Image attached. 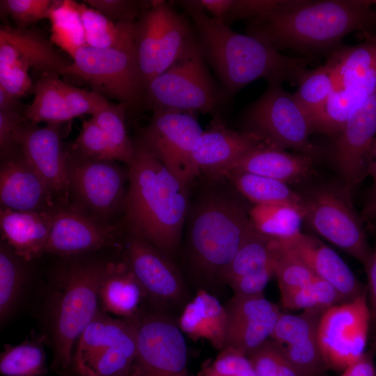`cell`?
<instances>
[{
	"label": "cell",
	"mask_w": 376,
	"mask_h": 376,
	"mask_svg": "<svg viewBox=\"0 0 376 376\" xmlns=\"http://www.w3.org/2000/svg\"><path fill=\"white\" fill-rule=\"evenodd\" d=\"M175 3L191 20L204 58L227 99L260 78L267 85L282 86L285 81L297 84L308 70L313 57L284 55L262 38L237 33L209 16L194 0Z\"/></svg>",
	"instance_id": "6da1fadb"
},
{
	"label": "cell",
	"mask_w": 376,
	"mask_h": 376,
	"mask_svg": "<svg viewBox=\"0 0 376 376\" xmlns=\"http://www.w3.org/2000/svg\"><path fill=\"white\" fill-rule=\"evenodd\" d=\"M374 6L373 0H287L274 13L248 21L246 33L269 42L279 51L329 54L352 32L374 33Z\"/></svg>",
	"instance_id": "7a4b0ae2"
},
{
	"label": "cell",
	"mask_w": 376,
	"mask_h": 376,
	"mask_svg": "<svg viewBox=\"0 0 376 376\" xmlns=\"http://www.w3.org/2000/svg\"><path fill=\"white\" fill-rule=\"evenodd\" d=\"M127 165L129 186L123 205L129 235L143 239L170 257L178 250L189 210L186 183L138 138Z\"/></svg>",
	"instance_id": "3957f363"
},
{
	"label": "cell",
	"mask_w": 376,
	"mask_h": 376,
	"mask_svg": "<svg viewBox=\"0 0 376 376\" xmlns=\"http://www.w3.org/2000/svg\"><path fill=\"white\" fill-rule=\"evenodd\" d=\"M64 257L52 276L47 299V340L51 369L70 376L75 343L100 310L99 289L107 262Z\"/></svg>",
	"instance_id": "277c9868"
},
{
	"label": "cell",
	"mask_w": 376,
	"mask_h": 376,
	"mask_svg": "<svg viewBox=\"0 0 376 376\" xmlns=\"http://www.w3.org/2000/svg\"><path fill=\"white\" fill-rule=\"evenodd\" d=\"M249 209L237 191L207 190L189 213L188 244L193 267L209 277H219L254 231Z\"/></svg>",
	"instance_id": "5b68a950"
},
{
	"label": "cell",
	"mask_w": 376,
	"mask_h": 376,
	"mask_svg": "<svg viewBox=\"0 0 376 376\" xmlns=\"http://www.w3.org/2000/svg\"><path fill=\"white\" fill-rule=\"evenodd\" d=\"M227 100L210 75L197 40L178 61L150 80L141 103L152 111L175 110L214 116Z\"/></svg>",
	"instance_id": "8992f818"
},
{
	"label": "cell",
	"mask_w": 376,
	"mask_h": 376,
	"mask_svg": "<svg viewBox=\"0 0 376 376\" xmlns=\"http://www.w3.org/2000/svg\"><path fill=\"white\" fill-rule=\"evenodd\" d=\"M244 130L262 136L276 148L292 149L315 162L323 155L322 148L310 139V118L294 93L281 85H267L264 93L242 115Z\"/></svg>",
	"instance_id": "52a82bcc"
},
{
	"label": "cell",
	"mask_w": 376,
	"mask_h": 376,
	"mask_svg": "<svg viewBox=\"0 0 376 376\" xmlns=\"http://www.w3.org/2000/svg\"><path fill=\"white\" fill-rule=\"evenodd\" d=\"M136 353L133 320L100 309L77 342L70 376H129Z\"/></svg>",
	"instance_id": "ba28073f"
},
{
	"label": "cell",
	"mask_w": 376,
	"mask_h": 376,
	"mask_svg": "<svg viewBox=\"0 0 376 376\" xmlns=\"http://www.w3.org/2000/svg\"><path fill=\"white\" fill-rule=\"evenodd\" d=\"M351 190L343 182L325 183L311 188L304 198V220L317 233L360 262L368 264L373 249L360 214L351 199Z\"/></svg>",
	"instance_id": "9c48e42d"
},
{
	"label": "cell",
	"mask_w": 376,
	"mask_h": 376,
	"mask_svg": "<svg viewBox=\"0 0 376 376\" xmlns=\"http://www.w3.org/2000/svg\"><path fill=\"white\" fill-rule=\"evenodd\" d=\"M70 205L102 222L123 209L126 196L125 172L116 161H99L85 157L72 148L65 150Z\"/></svg>",
	"instance_id": "30bf717a"
},
{
	"label": "cell",
	"mask_w": 376,
	"mask_h": 376,
	"mask_svg": "<svg viewBox=\"0 0 376 376\" xmlns=\"http://www.w3.org/2000/svg\"><path fill=\"white\" fill-rule=\"evenodd\" d=\"M61 75L78 77L94 89L130 105L141 103L144 92L135 49L79 48Z\"/></svg>",
	"instance_id": "8fae6325"
},
{
	"label": "cell",
	"mask_w": 376,
	"mask_h": 376,
	"mask_svg": "<svg viewBox=\"0 0 376 376\" xmlns=\"http://www.w3.org/2000/svg\"><path fill=\"white\" fill-rule=\"evenodd\" d=\"M132 320L136 353L129 376H191L187 343L178 324L159 313Z\"/></svg>",
	"instance_id": "7c38bea8"
},
{
	"label": "cell",
	"mask_w": 376,
	"mask_h": 376,
	"mask_svg": "<svg viewBox=\"0 0 376 376\" xmlns=\"http://www.w3.org/2000/svg\"><path fill=\"white\" fill-rule=\"evenodd\" d=\"M203 130L196 113L155 110L139 138L180 180L188 185L200 175L192 152Z\"/></svg>",
	"instance_id": "4fadbf2b"
},
{
	"label": "cell",
	"mask_w": 376,
	"mask_h": 376,
	"mask_svg": "<svg viewBox=\"0 0 376 376\" xmlns=\"http://www.w3.org/2000/svg\"><path fill=\"white\" fill-rule=\"evenodd\" d=\"M370 317L366 292L323 312L318 332L328 368L344 370L365 353Z\"/></svg>",
	"instance_id": "5bb4252c"
},
{
	"label": "cell",
	"mask_w": 376,
	"mask_h": 376,
	"mask_svg": "<svg viewBox=\"0 0 376 376\" xmlns=\"http://www.w3.org/2000/svg\"><path fill=\"white\" fill-rule=\"evenodd\" d=\"M376 138V93L357 109L334 138L328 154L350 190L368 175Z\"/></svg>",
	"instance_id": "9a60e30c"
},
{
	"label": "cell",
	"mask_w": 376,
	"mask_h": 376,
	"mask_svg": "<svg viewBox=\"0 0 376 376\" xmlns=\"http://www.w3.org/2000/svg\"><path fill=\"white\" fill-rule=\"evenodd\" d=\"M60 125L40 127L26 120L15 132L14 143L54 197L65 204L68 198V178Z\"/></svg>",
	"instance_id": "2e32d148"
},
{
	"label": "cell",
	"mask_w": 376,
	"mask_h": 376,
	"mask_svg": "<svg viewBox=\"0 0 376 376\" xmlns=\"http://www.w3.org/2000/svg\"><path fill=\"white\" fill-rule=\"evenodd\" d=\"M124 261L146 297L159 304H171L184 297L181 276L168 256L140 237L129 235Z\"/></svg>",
	"instance_id": "e0dca14e"
},
{
	"label": "cell",
	"mask_w": 376,
	"mask_h": 376,
	"mask_svg": "<svg viewBox=\"0 0 376 376\" xmlns=\"http://www.w3.org/2000/svg\"><path fill=\"white\" fill-rule=\"evenodd\" d=\"M116 228L96 220L70 205H58L45 253L81 256L113 244Z\"/></svg>",
	"instance_id": "ac0fdd59"
},
{
	"label": "cell",
	"mask_w": 376,
	"mask_h": 376,
	"mask_svg": "<svg viewBox=\"0 0 376 376\" xmlns=\"http://www.w3.org/2000/svg\"><path fill=\"white\" fill-rule=\"evenodd\" d=\"M325 310L306 309L297 315L282 313L270 337L303 376H323L328 369L318 332Z\"/></svg>",
	"instance_id": "d6986e66"
},
{
	"label": "cell",
	"mask_w": 376,
	"mask_h": 376,
	"mask_svg": "<svg viewBox=\"0 0 376 376\" xmlns=\"http://www.w3.org/2000/svg\"><path fill=\"white\" fill-rule=\"evenodd\" d=\"M226 310L224 347H233L246 355L271 337L282 314L277 305L267 299L263 294L250 297L234 295Z\"/></svg>",
	"instance_id": "ffe728a7"
},
{
	"label": "cell",
	"mask_w": 376,
	"mask_h": 376,
	"mask_svg": "<svg viewBox=\"0 0 376 376\" xmlns=\"http://www.w3.org/2000/svg\"><path fill=\"white\" fill-rule=\"evenodd\" d=\"M264 144V139L254 132L228 127L217 114L196 141L192 159L200 173L211 178Z\"/></svg>",
	"instance_id": "44dd1931"
},
{
	"label": "cell",
	"mask_w": 376,
	"mask_h": 376,
	"mask_svg": "<svg viewBox=\"0 0 376 376\" xmlns=\"http://www.w3.org/2000/svg\"><path fill=\"white\" fill-rule=\"evenodd\" d=\"M48 187L18 148L1 159V208L17 211L49 212L58 205Z\"/></svg>",
	"instance_id": "7402d4cb"
},
{
	"label": "cell",
	"mask_w": 376,
	"mask_h": 376,
	"mask_svg": "<svg viewBox=\"0 0 376 376\" xmlns=\"http://www.w3.org/2000/svg\"><path fill=\"white\" fill-rule=\"evenodd\" d=\"M279 241L304 261L318 278L331 284L344 301L366 292V289L339 255L319 239L301 233L289 240Z\"/></svg>",
	"instance_id": "603a6c76"
},
{
	"label": "cell",
	"mask_w": 376,
	"mask_h": 376,
	"mask_svg": "<svg viewBox=\"0 0 376 376\" xmlns=\"http://www.w3.org/2000/svg\"><path fill=\"white\" fill-rule=\"evenodd\" d=\"M315 162L306 155L264 144L210 178H225L233 174L245 173L287 184L295 183L312 174Z\"/></svg>",
	"instance_id": "cb8c5ba5"
},
{
	"label": "cell",
	"mask_w": 376,
	"mask_h": 376,
	"mask_svg": "<svg viewBox=\"0 0 376 376\" xmlns=\"http://www.w3.org/2000/svg\"><path fill=\"white\" fill-rule=\"evenodd\" d=\"M54 210L17 211L1 207V240L27 262L42 256L52 230Z\"/></svg>",
	"instance_id": "d4e9b609"
},
{
	"label": "cell",
	"mask_w": 376,
	"mask_h": 376,
	"mask_svg": "<svg viewBox=\"0 0 376 376\" xmlns=\"http://www.w3.org/2000/svg\"><path fill=\"white\" fill-rule=\"evenodd\" d=\"M144 297L141 284L124 260L107 262L99 289L102 311L132 320Z\"/></svg>",
	"instance_id": "484cf974"
},
{
	"label": "cell",
	"mask_w": 376,
	"mask_h": 376,
	"mask_svg": "<svg viewBox=\"0 0 376 376\" xmlns=\"http://www.w3.org/2000/svg\"><path fill=\"white\" fill-rule=\"evenodd\" d=\"M375 93L376 70L347 87L336 89L311 121L313 132L334 138L352 114Z\"/></svg>",
	"instance_id": "4316f807"
},
{
	"label": "cell",
	"mask_w": 376,
	"mask_h": 376,
	"mask_svg": "<svg viewBox=\"0 0 376 376\" xmlns=\"http://www.w3.org/2000/svg\"><path fill=\"white\" fill-rule=\"evenodd\" d=\"M178 326L194 340L204 339L222 350L225 345L227 312L219 301L205 290H200L184 308Z\"/></svg>",
	"instance_id": "83f0119b"
},
{
	"label": "cell",
	"mask_w": 376,
	"mask_h": 376,
	"mask_svg": "<svg viewBox=\"0 0 376 376\" xmlns=\"http://www.w3.org/2000/svg\"><path fill=\"white\" fill-rule=\"evenodd\" d=\"M0 41L13 45L21 59L42 74L61 75L70 63L56 51L51 40L36 29L1 26Z\"/></svg>",
	"instance_id": "f1b7e54d"
},
{
	"label": "cell",
	"mask_w": 376,
	"mask_h": 376,
	"mask_svg": "<svg viewBox=\"0 0 376 376\" xmlns=\"http://www.w3.org/2000/svg\"><path fill=\"white\" fill-rule=\"evenodd\" d=\"M167 2L151 1L150 8L136 22L135 55L144 85L156 75L161 35Z\"/></svg>",
	"instance_id": "f546056e"
},
{
	"label": "cell",
	"mask_w": 376,
	"mask_h": 376,
	"mask_svg": "<svg viewBox=\"0 0 376 376\" xmlns=\"http://www.w3.org/2000/svg\"><path fill=\"white\" fill-rule=\"evenodd\" d=\"M225 178L234 189L254 205H280L293 207L304 214V198L287 183L250 173H235ZM304 218V217H303Z\"/></svg>",
	"instance_id": "4dcf8cb0"
},
{
	"label": "cell",
	"mask_w": 376,
	"mask_h": 376,
	"mask_svg": "<svg viewBox=\"0 0 376 376\" xmlns=\"http://www.w3.org/2000/svg\"><path fill=\"white\" fill-rule=\"evenodd\" d=\"M88 46L99 49L134 48L135 23L114 22L85 3H77Z\"/></svg>",
	"instance_id": "1f68e13d"
},
{
	"label": "cell",
	"mask_w": 376,
	"mask_h": 376,
	"mask_svg": "<svg viewBox=\"0 0 376 376\" xmlns=\"http://www.w3.org/2000/svg\"><path fill=\"white\" fill-rule=\"evenodd\" d=\"M332 65L337 88L347 87L376 70V33L357 45H340L327 59Z\"/></svg>",
	"instance_id": "d6a6232c"
},
{
	"label": "cell",
	"mask_w": 376,
	"mask_h": 376,
	"mask_svg": "<svg viewBox=\"0 0 376 376\" xmlns=\"http://www.w3.org/2000/svg\"><path fill=\"white\" fill-rule=\"evenodd\" d=\"M5 242L0 244V322L13 316L23 295L28 278L26 263Z\"/></svg>",
	"instance_id": "836d02e7"
},
{
	"label": "cell",
	"mask_w": 376,
	"mask_h": 376,
	"mask_svg": "<svg viewBox=\"0 0 376 376\" xmlns=\"http://www.w3.org/2000/svg\"><path fill=\"white\" fill-rule=\"evenodd\" d=\"M279 246L278 240L254 230L240 246L221 279L230 285L242 276L274 265Z\"/></svg>",
	"instance_id": "e575fe53"
},
{
	"label": "cell",
	"mask_w": 376,
	"mask_h": 376,
	"mask_svg": "<svg viewBox=\"0 0 376 376\" xmlns=\"http://www.w3.org/2000/svg\"><path fill=\"white\" fill-rule=\"evenodd\" d=\"M187 17L177 12L171 3H167L155 75L178 61L197 40L193 24Z\"/></svg>",
	"instance_id": "d590c367"
},
{
	"label": "cell",
	"mask_w": 376,
	"mask_h": 376,
	"mask_svg": "<svg viewBox=\"0 0 376 376\" xmlns=\"http://www.w3.org/2000/svg\"><path fill=\"white\" fill-rule=\"evenodd\" d=\"M61 80L57 74H42L34 85L33 102L24 111L29 122L33 125L61 124L72 119L61 88Z\"/></svg>",
	"instance_id": "8d00e7d4"
},
{
	"label": "cell",
	"mask_w": 376,
	"mask_h": 376,
	"mask_svg": "<svg viewBox=\"0 0 376 376\" xmlns=\"http://www.w3.org/2000/svg\"><path fill=\"white\" fill-rule=\"evenodd\" d=\"M77 3L72 0H56L48 17L51 24L49 40L72 58L79 48L87 45Z\"/></svg>",
	"instance_id": "74e56055"
},
{
	"label": "cell",
	"mask_w": 376,
	"mask_h": 376,
	"mask_svg": "<svg viewBox=\"0 0 376 376\" xmlns=\"http://www.w3.org/2000/svg\"><path fill=\"white\" fill-rule=\"evenodd\" d=\"M297 85L295 96L308 115L311 123L337 88L334 69L327 60L324 65L307 70Z\"/></svg>",
	"instance_id": "f35d334b"
},
{
	"label": "cell",
	"mask_w": 376,
	"mask_h": 376,
	"mask_svg": "<svg viewBox=\"0 0 376 376\" xmlns=\"http://www.w3.org/2000/svg\"><path fill=\"white\" fill-rule=\"evenodd\" d=\"M254 229L267 237L285 240L301 233L302 214L297 210L280 205H254L249 210Z\"/></svg>",
	"instance_id": "ab89813d"
},
{
	"label": "cell",
	"mask_w": 376,
	"mask_h": 376,
	"mask_svg": "<svg viewBox=\"0 0 376 376\" xmlns=\"http://www.w3.org/2000/svg\"><path fill=\"white\" fill-rule=\"evenodd\" d=\"M45 336L26 340L17 345H6L0 355L3 376H46L47 368L43 346Z\"/></svg>",
	"instance_id": "60d3db41"
},
{
	"label": "cell",
	"mask_w": 376,
	"mask_h": 376,
	"mask_svg": "<svg viewBox=\"0 0 376 376\" xmlns=\"http://www.w3.org/2000/svg\"><path fill=\"white\" fill-rule=\"evenodd\" d=\"M125 103L112 104L107 101L93 115L92 118L105 133L116 161L128 165L134 155V142L129 138L125 123Z\"/></svg>",
	"instance_id": "b9f144b4"
},
{
	"label": "cell",
	"mask_w": 376,
	"mask_h": 376,
	"mask_svg": "<svg viewBox=\"0 0 376 376\" xmlns=\"http://www.w3.org/2000/svg\"><path fill=\"white\" fill-rule=\"evenodd\" d=\"M281 301L288 309H327L345 302L336 289L329 282L316 278L308 284L281 294Z\"/></svg>",
	"instance_id": "7bdbcfd3"
},
{
	"label": "cell",
	"mask_w": 376,
	"mask_h": 376,
	"mask_svg": "<svg viewBox=\"0 0 376 376\" xmlns=\"http://www.w3.org/2000/svg\"><path fill=\"white\" fill-rule=\"evenodd\" d=\"M275 261V276L281 294L306 285L318 278L301 259L288 250L279 241Z\"/></svg>",
	"instance_id": "ee69618b"
},
{
	"label": "cell",
	"mask_w": 376,
	"mask_h": 376,
	"mask_svg": "<svg viewBox=\"0 0 376 376\" xmlns=\"http://www.w3.org/2000/svg\"><path fill=\"white\" fill-rule=\"evenodd\" d=\"M247 356L257 376H303L271 338Z\"/></svg>",
	"instance_id": "f6af8a7d"
},
{
	"label": "cell",
	"mask_w": 376,
	"mask_h": 376,
	"mask_svg": "<svg viewBox=\"0 0 376 376\" xmlns=\"http://www.w3.org/2000/svg\"><path fill=\"white\" fill-rule=\"evenodd\" d=\"M71 148L88 159L116 161L105 133L92 118L83 121Z\"/></svg>",
	"instance_id": "bcb514c9"
},
{
	"label": "cell",
	"mask_w": 376,
	"mask_h": 376,
	"mask_svg": "<svg viewBox=\"0 0 376 376\" xmlns=\"http://www.w3.org/2000/svg\"><path fill=\"white\" fill-rule=\"evenodd\" d=\"M56 0H1V10L8 15L18 28H28L48 19Z\"/></svg>",
	"instance_id": "7dc6e473"
},
{
	"label": "cell",
	"mask_w": 376,
	"mask_h": 376,
	"mask_svg": "<svg viewBox=\"0 0 376 376\" xmlns=\"http://www.w3.org/2000/svg\"><path fill=\"white\" fill-rule=\"evenodd\" d=\"M200 376H257L246 354L227 347L203 368Z\"/></svg>",
	"instance_id": "c3c4849f"
},
{
	"label": "cell",
	"mask_w": 376,
	"mask_h": 376,
	"mask_svg": "<svg viewBox=\"0 0 376 376\" xmlns=\"http://www.w3.org/2000/svg\"><path fill=\"white\" fill-rule=\"evenodd\" d=\"M84 3L114 22L135 23L151 6V1L86 0Z\"/></svg>",
	"instance_id": "681fc988"
},
{
	"label": "cell",
	"mask_w": 376,
	"mask_h": 376,
	"mask_svg": "<svg viewBox=\"0 0 376 376\" xmlns=\"http://www.w3.org/2000/svg\"><path fill=\"white\" fill-rule=\"evenodd\" d=\"M60 85L72 118L85 114L92 116L108 101L95 91L75 87L62 80Z\"/></svg>",
	"instance_id": "f907efd6"
},
{
	"label": "cell",
	"mask_w": 376,
	"mask_h": 376,
	"mask_svg": "<svg viewBox=\"0 0 376 376\" xmlns=\"http://www.w3.org/2000/svg\"><path fill=\"white\" fill-rule=\"evenodd\" d=\"M29 68V65L21 58L11 66L0 68V87L17 99L33 92Z\"/></svg>",
	"instance_id": "816d5d0a"
},
{
	"label": "cell",
	"mask_w": 376,
	"mask_h": 376,
	"mask_svg": "<svg viewBox=\"0 0 376 376\" xmlns=\"http://www.w3.org/2000/svg\"><path fill=\"white\" fill-rule=\"evenodd\" d=\"M25 114L19 109L0 111V148L3 159L18 148L14 143L15 132L26 120Z\"/></svg>",
	"instance_id": "f5cc1de1"
},
{
	"label": "cell",
	"mask_w": 376,
	"mask_h": 376,
	"mask_svg": "<svg viewBox=\"0 0 376 376\" xmlns=\"http://www.w3.org/2000/svg\"><path fill=\"white\" fill-rule=\"evenodd\" d=\"M274 275L275 264L242 276L232 282L230 285L234 291V295L242 297L260 295L263 294L265 286Z\"/></svg>",
	"instance_id": "db71d44e"
},
{
	"label": "cell",
	"mask_w": 376,
	"mask_h": 376,
	"mask_svg": "<svg viewBox=\"0 0 376 376\" xmlns=\"http://www.w3.org/2000/svg\"><path fill=\"white\" fill-rule=\"evenodd\" d=\"M368 279V289L370 293V327L376 331V242L372 255L365 267Z\"/></svg>",
	"instance_id": "11a10c76"
},
{
	"label": "cell",
	"mask_w": 376,
	"mask_h": 376,
	"mask_svg": "<svg viewBox=\"0 0 376 376\" xmlns=\"http://www.w3.org/2000/svg\"><path fill=\"white\" fill-rule=\"evenodd\" d=\"M341 376H376V371L370 353H364L348 366Z\"/></svg>",
	"instance_id": "9f6ffc18"
},
{
	"label": "cell",
	"mask_w": 376,
	"mask_h": 376,
	"mask_svg": "<svg viewBox=\"0 0 376 376\" xmlns=\"http://www.w3.org/2000/svg\"><path fill=\"white\" fill-rule=\"evenodd\" d=\"M360 215L366 231L376 233V193L370 195Z\"/></svg>",
	"instance_id": "6f0895ef"
},
{
	"label": "cell",
	"mask_w": 376,
	"mask_h": 376,
	"mask_svg": "<svg viewBox=\"0 0 376 376\" xmlns=\"http://www.w3.org/2000/svg\"><path fill=\"white\" fill-rule=\"evenodd\" d=\"M19 99L0 87V111L19 109Z\"/></svg>",
	"instance_id": "680465c9"
},
{
	"label": "cell",
	"mask_w": 376,
	"mask_h": 376,
	"mask_svg": "<svg viewBox=\"0 0 376 376\" xmlns=\"http://www.w3.org/2000/svg\"><path fill=\"white\" fill-rule=\"evenodd\" d=\"M368 175H370L373 180L372 191L370 194L376 193V138L374 142L371 159L368 169Z\"/></svg>",
	"instance_id": "91938a15"
},
{
	"label": "cell",
	"mask_w": 376,
	"mask_h": 376,
	"mask_svg": "<svg viewBox=\"0 0 376 376\" xmlns=\"http://www.w3.org/2000/svg\"><path fill=\"white\" fill-rule=\"evenodd\" d=\"M375 7H376V1H375Z\"/></svg>",
	"instance_id": "94428289"
}]
</instances>
